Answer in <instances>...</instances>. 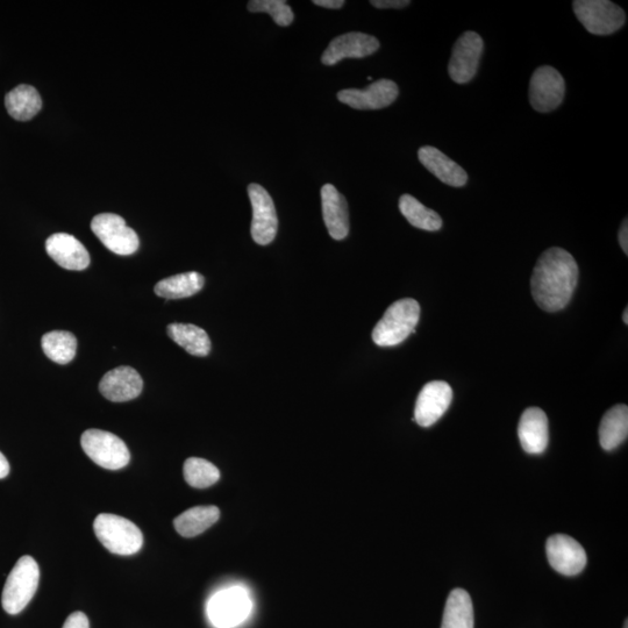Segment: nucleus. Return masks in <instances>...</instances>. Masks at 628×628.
<instances>
[{"mask_svg": "<svg viewBox=\"0 0 628 628\" xmlns=\"http://www.w3.org/2000/svg\"><path fill=\"white\" fill-rule=\"evenodd\" d=\"M578 283V266L565 249L553 247L542 253L533 269L531 290L535 303L546 312L566 308Z\"/></svg>", "mask_w": 628, "mask_h": 628, "instance_id": "1", "label": "nucleus"}, {"mask_svg": "<svg viewBox=\"0 0 628 628\" xmlns=\"http://www.w3.org/2000/svg\"><path fill=\"white\" fill-rule=\"evenodd\" d=\"M420 319V305L415 299L405 298L389 306L374 328L373 340L380 347L402 344L416 332Z\"/></svg>", "mask_w": 628, "mask_h": 628, "instance_id": "2", "label": "nucleus"}, {"mask_svg": "<svg viewBox=\"0 0 628 628\" xmlns=\"http://www.w3.org/2000/svg\"><path fill=\"white\" fill-rule=\"evenodd\" d=\"M40 581V568L32 556H23L7 577L3 590V609L9 615H18L32 601Z\"/></svg>", "mask_w": 628, "mask_h": 628, "instance_id": "3", "label": "nucleus"}, {"mask_svg": "<svg viewBox=\"0 0 628 628\" xmlns=\"http://www.w3.org/2000/svg\"><path fill=\"white\" fill-rule=\"evenodd\" d=\"M96 537L112 554H137L144 545V534L140 528L126 518L102 513L94 523Z\"/></svg>", "mask_w": 628, "mask_h": 628, "instance_id": "4", "label": "nucleus"}, {"mask_svg": "<svg viewBox=\"0 0 628 628\" xmlns=\"http://www.w3.org/2000/svg\"><path fill=\"white\" fill-rule=\"evenodd\" d=\"M81 445L85 454L99 467L119 470L130 463L131 454L125 442L110 432L85 431L81 438Z\"/></svg>", "mask_w": 628, "mask_h": 628, "instance_id": "5", "label": "nucleus"}, {"mask_svg": "<svg viewBox=\"0 0 628 628\" xmlns=\"http://www.w3.org/2000/svg\"><path fill=\"white\" fill-rule=\"evenodd\" d=\"M575 16L591 34L610 35L625 25L626 14L609 0H576Z\"/></svg>", "mask_w": 628, "mask_h": 628, "instance_id": "6", "label": "nucleus"}, {"mask_svg": "<svg viewBox=\"0 0 628 628\" xmlns=\"http://www.w3.org/2000/svg\"><path fill=\"white\" fill-rule=\"evenodd\" d=\"M91 230L102 241V244L114 254L128 256L139 249L138 234L131 227H128L125 220L118 214H98L92 220Z\"/></svg>", "mask_w": 628, "mask_h": 628, "instance_id": "7", "label": "nucleus"}, {"mask_svg": "<svg viewBox=\"0 0 628 628\" xmlns=\"http://www.w3.org/2000/svg\"><path fill=\"white\" fill-rule=\"evenodd\" d=\"M251 598L245 589L234 587L214 595L208 605L211 623L218 628L238 626L249 616Z\"/></svg>", "mask_w": 628, "mask_h": 628, "instance_id": "8", "label": "nucleus"}, {"mask_svg": "<svg viewBox=\"0 0 628 628\" xmlns=\"http://www.w3.org/2000/svg\"><path fill=\"white\" fill-rule=\"evenodd\" d=\"M566 95L565 78L553 67H540L530 82V103L535 111L552 112L562 104Z\"/></svg>", "mask_w": 628, "mask_h": 628, "instance_id": "9", "label": "nucleus"}, {"mask_svg": "<svg viewBox=\"0 0 628 628\" xmlns=\"http://www.w3.org/2000/svg\"><path fill=\"white\" fill-rule=\"evenodd\" d=\"M483 39L475 32H466L455 42L448 73L458 84H466L477 74L483 54Z\"/></svg>", "mask_w": 628, "mask_h": 628, "instance_id": "10", "label": "nucleus"}, {"mask_svg": "<svg viewBox=\"0 0 628 628\" xmlns=\"http://www.w3.org/2000/svg\"><path fill=\"white\" fill-rule=\"evenodd\" d=\"M248 196L253 208L252 238L256 244L267 246L276 238L278 218L273 198L260 184H249Z\"/></svg>", "mask_w": 628, "mask_h": 628, "instance_id": "11", "label": "nucleus"}, {"mask_svg": "<svg viewBox=\"0 0 628 628\" xmlns=\"http://www.w3.org/2000/svg\"><path fill=\"white\" fill-rule=\"evenodd\" d=\"M546 551L548 562L562 575H578L587 566L588 559L584 548L580 542L568 535H553L547 540Z\"/></svg>", "mask_w": 628, "mask_h": 628, "instance_id": "12", "label": "nucleus"}, {"mask_svg": "<svg viewBox=\"0 0 628 628\" xmlns=\"http://www.w3.org/2000/svg\"><path fill=\"white\" fill-rule=\"evenodd\" d=\"M452 401L453 390L447 382L427 383L418 395L413 420L421 427H431L445 415Z\"/></svg>", "mask_w": 628, "mask_h": 628, "instance_id": "13", "label": "nucleus"}, {"mask_svg": "<svg viewBox=\"0 0 628 628\" xmlns=\"http://www.w3.org/2000/svg\"><path fill=\"white\" fill-rule=\"evenodd\" d=\"M399 95L398 85L390 80H380L366 89H346L338 94L341 103L355 110H381L394 103Z\"/></svg>", "mask_w": 628, "mask_h": 628, "instance_id": "14", "label": "nucleus"}, {"mask_svg": "<svg viewBox=\"0 0 628 628\" xmlns=\"http://www.w3.org/2000/svg\"><path fill=\"white\" fill-rule=\"evenodd\" d=\"M380 49V41L371 35L352 32L340 35L328 45L321 62L325 66H334L345 59H363L375 54Z\"/></svg>", "mask_w": 628, "mask_h": 628, "instance_id": "15", "label": "nucleus"}, {"mask_svg": "<svg viewBox=\"0 0 628 628\" xmlns=\"http://www.w3.org/2000/svg\"><path fill=\"white\" fill-rule=\"evenodd\" d=\"M144 381L137 370L131 367H119L105 374L99 384V391L109 401L123 403L140 396Z\"/></svg>", "mask_w": 628, "mask_h": 628, "instance_id": "16", "label": "nucleus"}, {"mask_svg": "<svg viewBox=\"0 0 628 628\" xmlns=\"http://www.w3.org/2000/svg\"><path fill=\"white\" fill-rule=\"evenodd\" d=\"M46 251L64 269L80 271L89 267V252L73 235L53 234L46 241Z\"/></svg>", "mask_w": 628, "mask_h": 628, "instance_id": "17", "label": "nucleus"}, {"mask_svg": "<svg viewBox=\"0 0 628 628\" xmlns=\"http://www.w3.org/2000/svg\"><path fill=\"white\" fill-rule=\"evenodd\" d=\"M321 206L328 233L334 240H344L349 234V213L346 198L332 184L321 188Z\"/></svg>", "mask_w": 628, "mask_h": 628, "instance_id": "18", "label": "nucleus"}, {"mask_svg": "<svg viewBox=\"0 0 628 628\" xmlns=\"http://www.w3.org/2000/svg\"><path fill=\"white\" fill-rule=\"evenodd\" d=\"M418 159L423 166L430 171L442 183L449 187H465L468 182L466 170L458 163L432 146L421 147L418 152Z\"/></svg>", "mask_w": 628, "mask_h": 628, "instance_id": "19", "label": "nucleus"}, {"mask_svg": "<svg viewBox=\"0 0 628 628\" xmlns=\"http://www.w3.org/2000/svg\"><path fill=\"white\" fill-rule=\"evenodd\" d=\"M518 435L520 444L528 454H542L549 441L548 418L539 408L525 410L519 421Z\"/></svg>", "mask_w": 628, "mask_h": 628, "instance_id": "20", "label": "nucleus"}, {"mask_svg": "<svg viewBox=\"0 0 628 628\" xmlns=\"http://www.w3.org/2000/svg\"><path fill=\"white\" fill-rule=\"evenodd\" d=\"M628 435L627 405L613 406L605 413L599 426V442L605 451H613L626 441Z\"/></svg>", "mask_w": 628, "mask_h": 628, "instance_id": "21", "label": "nucleus"}, {"mask_svg": "<svg viewBox=\"0 0 628 628\" xmlns=\"http://www.w3.org/2000/svg\"><path fill=\"white\" fill-rule=\"evenodd\" d=\"M5 106L13 119L28 121L41 111L42 99L37 89L21 84L6 95Z\"/></svg>", "mask_w": 628, "mask_h": 628, "instance_id": "22", "label": "nucleus"}, {"mask_svg": "<svg viewBox=\"0 0 628 628\" xmlns=\"http://www.w3.org/2000/svg\"><path fill=\"white\" fill-rule=\"evenodd\" d=\"M220 518L217 506H197L182 513L174 520L178 534L184 538H194L216 524Z\"/></svg>", "mask_w": 628, "mask_h": 628, "instance_id": "23", "label": "nucleus"}, {"mask_svg": "<svg viewBox=\"0 0 628 628\" xmlns=\"http://www.w3.org/2000/svg\"><path fill=\"white\" fill-rule=\"evenodd\" d=\"M171 340L189 354L204 358L211 352V340L203 328L192 324H170L167 328Z\"/></svg>", "mask_w": 628, "mask_h": 628, "instance_id": "24", "label": "nucleus"}, {"mask_svg": "<svg viewBox=\"0 0 628 628\" xmlns=\"http://www.w3.org/2000/svg\"><path fill=\"white\" fill-rule=\"evenodd\" d=\"M441 628H474L473 602L466 590L455 589L449 595Z\"/></svg>", "mask_w": 628, "mask_h": 628, "instance_id": "25", "label": "nucleus"}, {"mask_svg": "<svg viewBox=\"0 0 628 628\" xmlns=\"http://www.w3.org/2000/svg\"><path fill=\"white\" fill-rule=\"evenodd\" d=\"M204 277L191 271L180 275L164 278L155 285V294L166 299L188 298L204 288Z\"/></svg>", "mask_w": 628, "mask_h": 628, "instance_id": "26", "label": "nucleus"}, {"mask_svg": "<svg viewBox=\"0 0 628 628\" xmlns=\"http://www.w3.org/2000/svg\"><path fill=\"white\" fill-rule=\"evenodd\" d=\"M399 210L412 226L419 230L437 232L442 227V219L439 214L426 208L417 198L411 195H403L399 199Z\"/></svg>", "mask_w": 628, "mask_h": 628, "instance_id": "27", "label": "nucleus"}, {"mask_svg": "<svg viewBox=\"0 0 628 628\" xmlns=\"http://www.w3.org/2000/svg\"><path fill=\"white\" fill-rule=\"evenodd\" d=\"M41 346L48 359L59 365H67L76 356L77 339L73 333L53 331L42 337Z\"/></svg>", "mask_w": 628, "mask_h": 628, "instance_id": "28", "label": "nucleus"}, {"mask_svg": "<svg viewBox=\"0 0 628 628\" xmlns=\"http://www.w3.org/2000/svg\"><path fill=\"white\" fill-rule=\"evenodd\" d=\"M185 481L192 488L206 489L216 484L220 478L219 469L213 463L199 458H190L184 463Z\"/></svg>", "mask_w": 628, "mask_h": 628, "instance_id": "29", "label": "nucleus"}, {"mask_svg": "<svg viewBox=\"0 0 628 628\" xmlns=\"http://www.w3.org/2000/svg\"><path fill=\"white\" fill-rule=\"evenodd\" d=\"M247 9L253 13H268L282 27L290 26L295 19L294 12L284 0H252Z\"/></svg>", "mask_w": 628, "mask_h": 628, "instance_id": "30", "label": "nucleus"}, {"mask_svg": "<svg viewBox=\"0 0 628 628\" xmlns=\"http://www.w3.org/2000/svg\"><path fill=\"white\" fill-rule=\"evenodd\" d=\"M62 628H90L89 619L83 612H74L67 618Z\"/></svg>", "mask_w": 628, "mask_h": 628, "instance_id": "31", "label": "nucleus"}, {"mask_svg": "<svg viewBox=\"0 0 628 628\" xmlns=\"http://www.w3.org/2000/svg\"><path fill=\"white\" fill-rule=\"evenodd\" d=\"M370 4L376 9H403V7L409 6L411 2L409 0H373Z\"/></svg>", "mask_w": 628, "mask_h": 628, "instance_id": "32", "label": "nucleus"}, {"mask_svg": "<svg viewBox=\"0 0 628 628\" xmlns=\"http://www.w3.org/2000/svg\"><path fill=\"white\" fill-rule=\"evenodd\" d=\"M313 4L325 7V9L337 10L341 9V7L345 5V2L344 0H313Z\"/></svg>", "mask_w": 628, "mask_h": 628, "instance_id": "33", "label": "nucleus"}, {"mask_svg": "<svg viewBox=\"0 0 628 628\" xmlns=\"http://www.w3.org/2000/svg\"><path fill=\"white\" fill-rule=\"evenodd\" d=\"M618 239H619L620 247H622L624 253L627 255L628 254V226H627V219H625L622 227H620Z\"/></svg>", "mask_w": 628, "mask_h": 628, "instance_id": "34", "label": "nucleus"}, {"mask_svg": "<svg viewBox=\"0 0 628 628\" xmlns=\"http://www.w3.org/2000/svg\"><path fill=\"white\" fill-rule=\"evenodd\" d=\"M10 474V463L7 461L3 453H0V480Z\"/></svg>", "mask_w": 628, "mask_h": 628, "instance_id": "35", "label": "nucleus"}, {"mask_svg": "<svg viewBox=\"0 0 628 628\" xmlns=\"http://www.w3.org/2000/svg\"><path fill=\"white\" fill-rule=\"evenodd\" d=\"M623 320H624V323L627 325L628 324V310H627V308L625 309V311L623 313Z\"/></svg>", "mask_w": 628, "mask_h": 628, "instance_id": "36", "label": "nucleus"}, {"mask_svg": "<svg viewBox=\"0 0 628 628\" xmlns=\"http://www.w3.org/2000/svg\"><path fill=\"white\" fill-rule=\"evenodd\" d=\"M624 628H628V622L626 620Z\"/></svg>", "mask_w": 628, "mask_h": 628, "instance_id": "37", "label": "nucleus"}]
</instances>
